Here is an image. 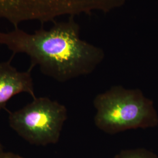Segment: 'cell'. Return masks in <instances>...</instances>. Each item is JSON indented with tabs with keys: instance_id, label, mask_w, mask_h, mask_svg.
<instances>
[{
	"instance_id": "cell-1",
	"label": "cell",
	"mask_w": 158,
	"mask_h": 158,
	"mask_svg": "<svg viewBox=\"0 0 158 158\" xmlns=\"http://www.w3.org/2000/svg\"><path fill=\"white\" fill-rule=\"evenodd\" d=\"M0 44L14 55L25 53L31 66L59 82L92 73L103 61L102 48L82 40L80 27L71 17L68 21L55 22L48 30L40 28L29 34L19 28L0 32Z\"/></svg>"
},
{
	"instance_id": "cell-2",
	"label": "cell",
	"mask_w": 158,
	"mask_h": 158,
	"mask_svg": "<svg viewBox=\"0 0 158 158\" xmlns=\"http://www.w3.org/2000/svg\"><path fill=\"white\" fill-rule=\"evenodd\" d=\"M93 105L96 111L94 124L108 134L158 125L153 102L138 89L114 85L97 95Z\"/></svg>"
},
{
	"instance_id": "cell-3",
	"label": "cell",
	"mask_w": 158,
	"mask_h": 158,
	"mask_svg": "<svg viewBox=\"0 0 158 158\" xmlns=\"http://www.w3.org/2000/svg\"><path fill=\"white\" fill-rule=\"evenodd\" d=\"M67 118L66 107L48 97H36L8 117L10 126L18 135L38 146L56 143Z\"/></svg>"
},
{
	"instance_id": "cell-4",
	"label": "cell",
	"mask_w": 158,
	"mask_h": 158,
	"mask_svg": "<svg viewBox=\"0 0 158 158\" xmlns=\"http://www.w3.org/2000/svg\"><path fill=\"white\" fill-rule=\"evenodd\" d=\"M115 0H0V18L15 28L23 22H55L58 17L107 13Z\"/></svg>"
},
{
	"instance_id": "cell-5",
	"label": "cell",
	"mask_w": 158,
	"mask_h": 158,
	"mask_svg": "<svg viewBox=\"0 0 158 158\" xmlns=\"http://www.w3.org/2000/svg\"><path fill=\"white\" fill-rule=\"evenodd\" d=\"M11 58L0 62V110L6 109V104L14 96L21 93H28L36 98L32 77L33 67L25 72L18 71L11 65Z\"/></svg>"
},
{
	"instance_id": "cell-6",
	"label": "cell",
	"mask_w": 158,
	"mask_h": 158,
	"mask_svg": "<svg viewBox=\"0 0 158 158\" xmlns=\"http://www.w3.org/2000/svg\"><path fill=\"white\" fill-rule=\"evenodd\" d=\"M114 158H158V157L149 151L139 148L122 151Z\"/></svg>"
},
{
	"instance_id": "cell-7",
	"label": "cell",
	"mask_w": 158,
	"mask_h": 158,
	"mask_svg": "<svg viewBox=\"0 0 158 158\" xmlns=\"http://www.w3.org/2000/svg\"><path fill=\"white\" fill-rule=\"evenodd\" d=\"M0 158H24L23 156L14 153L4 152L1 155Z\"/></svg>"
},
{
	"instance_id": "cell-8",
	"label": "cell",
	"mask_w": 158,
	"mask_h": 158,
	"mask_svg": "<svg viewBox=\"0 0 158 158\" xmlns=\"http://www.w3.org/2000/svg\"><path fill=\"white\" fill-rule=\"evenodd\" d=\"M4 150H3V148H2V144L1 143V142H0V155L2 153L4 152Z\"/></svg>"
}]
</instances>
